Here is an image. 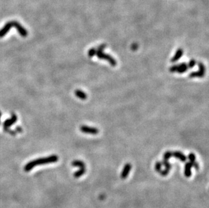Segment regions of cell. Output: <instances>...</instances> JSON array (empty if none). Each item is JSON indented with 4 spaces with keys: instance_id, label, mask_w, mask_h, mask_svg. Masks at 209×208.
<instances>
[{
    "instance_id": "obj_17",
    "label": "cell",
    "mask_w": 209,
    "mask_h": 208,
    "mask_svg": "<svg viewBox=\"0 0 209 208\" xmlns=\"http://www.w3.org/2000/svg\"><path fill=\"white\" fill-rule=\"evenodd\" d=\"M161 163H162V165H163V166H164L166 168V169H168V170H170L171 167H172V166H171V165L170 163L169 162L168 160H163V162H162Z\"/></svg>"
},
{
    "instance_id": "obj_10",
    "label": "cell",
    "mask_w": 209,
    "mask_h": 208,
    "mask_svg": "<svg viewBox=\"0 0 209 208\" xmlns=\"http://www.w3.org/2000/svg\"><path fill=\"white\" fill-rule=\"evenodd\" d=\"M173 156H174L175 158L178 159L181 162H185L187 160V157L185 156L183 153H181V152H173Z\"/></svg>"
},
{
    "instance_id": "obj_21",
    "label": "cell",
    "mask_w": 209,
    "mask_h": 208,
    "mask_svg": "<svg viewBox=\"0 0 209 208\" xmlns=\"http://www.w3.org/2000/svg\"><path fill=\"white\" fill-rule=\"evenodd\" d=\"M196 60H194V59H192L190 62H189V64H188V68H192L194 67V66L196 65Z\"/></svg>"
},
{
    "instance_id": "obj_9",
    "label": "cell",
    "mask_w": 209,
    "mask_h": 208,
    "mask_svg": "<svg viewBox=\"0 0 209 208\" xmlns=\"http://www.w3.org/2000/svg\"><path fill=\"white\" fill-rule=\"evenodd\" d=\"M183 54V49L179 48L178 50H177V52H175V56L173 57V58L171 60V62H176L178 61L179 59H180L181 57H182Z\"/></svg>"
},
{
    "instance_id": "obj_8",
    "label": "cell",
    "mask_w": 209,
    "mask_h": 208,
    "mask_svg": "<svg viewBox=\"0 0 209 208\" xmlns=\"http://www.w3.org/2000/svg\"><path fill=\"white\" fill-rule=\"evenodd\" d=\"M193 166V164L192 162H187L185 165V171L184 174L185 176L186 177H190L191 175H192V171H191V169H192V167Z\"/></svg>"
},
{
    "instance_id": "obj_3",
    "label": "cell",
    "mask_w": 209,
    "mask_h": 208,
    "mask_svg": "<svg viewBox=\"0 0 209 208\" xmlns=\"http://www.w3.org/2000/svg\"><path fill=\"white\" fill-rule=\"evenodd\" d=\"M17 119L18 118H17L16 115L14 113H12L11 118L7 119L6 120L3 122V131H4L5 132H6V131L8 130V129L10 128V127L12 125L16 122Z\"/></svg>"
},
{
    "instance_id": "obj_7",
    "label": "cell",
    "mask_w": 209,
    "mask_h": 208,
    "mask_svg": "<svg viewBox=\"0 0 209 208\" xmlns=\"http://www.w3.org/2000/svg\"><path fill=\"white\" fill-rule=\"evenodd\" d=\"M131 164H130V163H127V164L125 165V166H124L123 171L121 172V178L122 179H125V178L127 177L130 171H131Z\"/></svg>"
},
{
    "instance_id": "obj_15",
    "label": "cell",
    "mask_w": 209,
    "mask_h": 208,
    "mask_svg": "<svg viewBox=\"0 0 209 208\" xmlns=\"http://www.w3.org/2000/svg\"><path fill=\"white\" fill-rule=\"evenodd\" d=\"M172 156H173V152H170V151H167V152H166L164 154V156H163V160H169Z\"/></svg>"
},
{
    "instance_id": "obj_11",
    "label": "cell",
    "mask_w": 209,
    "mask_h": 208,
    "mask_svg": "<svg viewBox=\"0 0 209 208\" xmlns=\"http://www.w3.org/2000/svg\"><path fill=\"white\" fill-rule=\"evenodd\" d=\"M205 72L201 71V70H199L198 71H195L191 72L189 75V77L190 78H195V77H198V78H202L204 76Z\"/></svg>"
},
{
    "instance_id": "obj_20",
    "label": "cell",
    "mask_w": 209,
    "mask_h": 208,
    "mask_svg": "<svg viewBox=\"0 0 209 208\" xmlns=\"http://www.w3.org/2000/svg\"><path fill=\"white\" fill-rule=\"evenodd\" d=\"M188 159L190 160V162H192L193 164V163L196 162V156H195V154H193V153H190L188 156Z\"/></svg>"
},
{
    "instance_id": "obj_22",
    "label": "cell",
    "mask_w": 209,
    "mask_h": 208,
    "mask_svg": "<svg viewBox=\"0 0 209 208\" xmlns=\"http://www.w3.org/2000/svg\"><path fill=\"white\" fill-rule=\"evenodd\" d=\"M178 68H179L178 64H177V65H173L171 66L170 68H169V71H170L171 72H177Z\"/></svg>"
},
{
    "instance_id": "obj_1",
    "label": "cell",
    "mask_w": 209,
    "mask_h": 208,
    "mask_svg": "<svg viewBox=\"0 0 209 208\" xmlns=\"http://www.w3.org/2000/svg\"><path fill=\"white\" fill-rule=\"evenodd\" d=\"M58 160H59L58 156H56V155H52V156L45 157V158L37 159V160L29 162L28 164L25 165V166L24 167V170L25 172H29L31 171L35 166L48 164H51V163H55L58 162Z\"/></svg>"
},
{
    "instance_id": "obj_4",
    "label": "cell",
    "mask_w": 209,
    "mask_h": 208,
    "mask_svg": "<svg viewBox=\"0 0 209 208\" xmlns=\"http://www.w3.org/2000/svg\"><path fill=\"white\" fill-rule=\"evenodd\" d=\"M12 26L15 27L21 37H27V35H28V31L26 30V29H25L24 27L22 26L17 21H12Z\"/></svg>"
},
{
    "instance_id": "obj_14",
    "label": "cell",
    "mask_w": 209,
    "mask_h": 208,
    "mask_svg": "<svg viewBox=\"0 0 209 208\" xmlns=\"http://www.w3.org/2000/svg\"><path fill=\"white\" fill-rule=\"evenodd\" d=\"M86 172V169L85 168H82L78 170V171L75 172L73 174L74 178H79L81 176H82L83 174Z\"/></svg>"
},
{
    "instance_id": "obj_5",
    "label": "cell",
    "mask_w": 209,
    "mask_h": 208,
    "mask_svg": "<svg viewBox=\"0 0 209 208\" xmlns=\"http://www.w3.org/2000/svg\"><path fill=\"white\" fill-rule=\"evenodd\" d=\"M80 130L82 133H87V134H91V135H97L99 133L98 128H93V127H89L85 125H83L80 127Z\"/></svg>"
},
{
    "instance_id": "obj_26",
    "label": "cell",
    "mask_w": 209,
    "mask_h": 208,
    "mask_svg": "<svg viewBox=\"0 0 209 208\" xmlns=\"http://www.w3.org/2000/svg\"><path fill=\"white\" fill-rule=\"evenodd\" d=\"M193 166H194V167L195 168V169H196V170H198L199 168H200L199 167V164L198 162H196L193 163Z\"/></svg>"
},
{
    "instance_id": "obj_16",
    "label": "cell",
    "mask_w": 209,
    "mask_h": 208,
    "mask_svg": "<svg viewBox=\"0 0 209 208\" xmlns=\"http://www.w3.org/2000/svg\"><path fill=\"white\" fill-rule=\"evenodd\" d=\"M154 168L156 171L158 173L160 174V172H161L162 170V163L161 162H157L155 164Z\"/></svg>"
},
{
    "instance_id": "obj_24",
    "label": "cell",
    "mask_w": 209,
    "mask_h": 208,
    "mask_svg": "<svg viewBox=\"0 0 209 208\" xmlns=\"http://www.w3.org/2000/svg\"><path fill=\"white\" fill-rule=\"evenodd\" d=\"M106 48V45L105 44H102V45H100V46H98V49H96V50H100V51H103Z\"/></svg>"
},
{
    "instance_id": "obj_23",
    "label": "cell",
    "mask_w": 209,
    "mask_h": 208,
    "mask_svg": "<svg viewBox=\"0 0 209 208\" xmlns=\"http://www.w3.org/2000/svg\"><path fill=\"white\" fill-rule=\"evenodd\" d=\"M169 170L165 169L164 170H161V172H160V174H161L163 176H165L169 174Z\"/></svg>"
},
{
    "instance_id": "obj_27",
    "label": "cell",
    "mask_w": 209,
    "mask_h": 208,
    "mask_svg": "<svg viewBox=\"0 0 209 208\" xmlns=\"http://www.w3.org/2000/svg\"><path fill=\"white\" fill-rule=\"evenodd\" d=\"M1 112L0 111V119H1ZM0 122H1V121H0Z\"/></svg>"
},
{
    "instance_id": "obj_6",
    "label": "cell",
    "mask_w": 209,
    "mask_h": 208,
    "mask_svg": "<svg viewBox=\"0 0 209 208\" xmlns=\"http://www.w3.org/2000/svg\"><path fill=\"white\" fill-rule=\"evenodd\" d=\"M12 27H13L12 22V21H10V22H8L6 24L2 27V28L0 29V38L5 36L7 33L10 31V29Z\"/></svg>"
},
{
    "instance_id": "obj_18",
    "label": "cell",
    "mask_w": 209,
    "mask_h": 208,
    "mask_svg": "<svg viewBox=\"0 0 209 208\" xmlns=\"http://www.w3.org/2000/svg\"><path fill=\"white\" fill-rule=\"evenodd\" d=\"M96 52H97V50H96V48L90 49V50L88 51V56L89 57V58H92V57L96 56Z\"/></svg>"
},
{
    "instance_id": "obj_25",
    "label": "cell",
    "mask_w": 209,
    "mask_h": 208,
    "mask_svg": "<svg viewBox=\"0 0 209 208\" xmlns=\"http://www.w3.org/2000/svg\"><path fill=\"white\" fill-rule=\"evenodd\" d=\"M15 131H16V133H23V128H22L20 126H16V127Z\"/></svg>"
},
{
    "instance_id": "obj_12",
    "label": "cell",
    "mask_w": 209,
    "mask_h": 208,
    "mask_svg": "<svg viewBox=\"0 0 209 208\" xmlns=\"http://www.w3.org/2000/svg\"><path fill=\"white\" fill-rule=\"evenodd\" d=\"M74 94H75V95L76 96V97L79 98V99H82V100H85L87 98V94L85 93V92H83V91H81V90H76L75 92H74Z\"/></svg>"
},
{
    "instance_id": "obj_2",
    "label": "cell",
    "mask_w": 209,
    "mask_h": 208,
    "mask_svg": "<svg viewBox=\"0 0 209 208\" xmlns=\"http://www.w3.org/2000/svg\"><path fill=\"white\" fill-rule=\"evenodd\" d=\"M96 55L99 59H102V60H106V61H108V62L110 64V65H112V66H117V61L114 60V59L112 58L110 55L103 52V51L97 50Z\"/></svg>"
},
{
    "instance_id": "obj_19",
    "label": "cell",
    "mask_w": 209,
    "mask_h": 208,
    "mask_svg": "<svg viewBox=\"0 0 209 208\" xmlns=\"http://www.w3.org/2000/svg\"><path fill=\"white\" fill-rule=\"evenodd\" d=\"M188 69H189L188 66V65H187V64H186V65L183 66V67H181V68H180V69H179L178 70H177V72H178V73H180V74H182V73H184V72H186L187 70H188Z\"/></svg>"
},
{
    "instance_id": "obj_13",
    "label": "cell",
    "mask_w": 209,
    "mask_h": 208,
    "mask_svg": "<svg viewBox=\"0 0 209 208\" xmlns=\"http://www.w3.org/2000/svg\"><path fill=\"white\" fill-rule=\"evenodd\" d=\"M71 164L72 166H76V167H79L80 168H85V164L81 160H74L72 162Z\"/></svg>"
}]
</instances>
